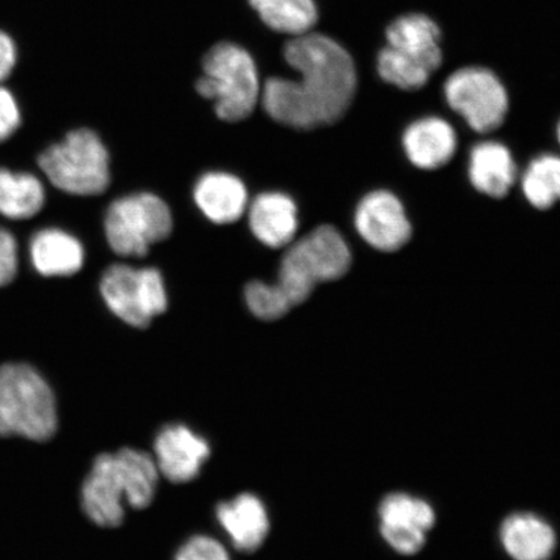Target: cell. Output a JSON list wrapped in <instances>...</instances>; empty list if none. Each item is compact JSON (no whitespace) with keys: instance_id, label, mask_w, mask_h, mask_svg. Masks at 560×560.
<instances>
[{"instance_id":"obj_1","label":"cell","mask_w":560,"mask_h":560,"mask_svg":"<svg viewBox=\"0 0 560 560\" xmlns=\"http://www.w3.org/2000/svg\"><path fill=\"white\" fill-rule=\"evenodd\" d=\"M284 59L299 79L272 77L265 82L261 103L272 120L313 130L345 117L357 89L354 61L345 47L311 32L285 45Z\"/></svg>"},{"instance_id":"obj_2","label":"cell","mask_w":560,"mask_h":560,"mask_svg":"<svg viewBox=\"0 0 560 560\" xmlns=\"http://www.w3.org/2000/svg\"><path fill=\"white\" fill-rule=\"evenodd\" d=\"M159 470L151 455L137 450L102 454L82 487V508L100 527L114 528L124 522V502L145 509L155 497Z\"/></svg>"},{"instance_id":"obj_3","label":"cell","mask_w":560,"mask_h":560,"mask_svg":"<svg viewBox=\"0 0 560 560\" xmlns=\"http://www.w3.org/2000/svg\"><path fill=\"white\" fill-rule=\"evenodd\" d=\"M388 45L377 55V73L398 89L416 91L443 65L441 31L423 13L398 18L385 32Z\"/></svg>"},{"instance_id":"obj_4","label":"cell","mask_w":560,"mask_h":560,"mask_svg":"<svg viewBox=\"0 0 560 560\" xmlns=\"http://www.w3.org/2000/svg\"><path fill=\"white\" fill-rule=\"evenodd\" d=\"M352 252L339 230L324 225L292 242L280 262L278 285L292 306L305 303L319 283L347 275Z\"/></svg>"},{"instance_id":"obj_5","label":"cell","mask_w":560,"mask_h":560,"mask_svg":"<svg viewBox=\"0 0 560 560\" xmlns=\"http://www.w3.org/2000/svg\"><path fill=\"white\" fill-rule=\"evenodd\" d=\"M58 429L50 385L25 363L0 366V438L46 441Z\"/></svg>"},{"instance_id":"obj_6","label":"cell","mask_w":560,"mask_h":560,"mask_svg":"<svg viewBox=\"0 0 560 560\" xmlns=\"http://www.w3.org/2000/svg\"><path fill=\"white\" fill-rule=\"evenodd\" d=\"M201 79L196 90L214 102L217 116L237 122L248 118L261 100L260 79L255 60L241 46L222 42L210 48L202 61Z\"/></svg>"},{"instance_id":"obj_7","label":"cell","mask_w":560,"mask_h":560,"mask_svg":"<svg viewBox=\"0 0 560 560\" xmlns=\"http://www.w3.org/2000/svg\"><path fill=\"white\" fill-rule=\"evenodd\" d=\"M38 165L56 188L70 195L96 196L109 186L108 151L90 129L68 132L40 153Z\"/></svg>"},{"instance_id":"obj_8","label":"cell","mask_w":560,"mask_h":560,"mask_svg":"<svg viewBox=\"0 0 560 560\" xmlns=\"http://www.w3.org/2000/svg\"><path fill=\"white\" fill-rule=\"evenodd\" d=\"M105 236L118 256L143 257L153 244L170 237L173 215L159 196L139 192L118 199L105 213Z\"/></svg>"},{"instance_id":"obj_9","label":"cell","mask_w":560,"mask_h":560,"mask_svg":"<svg viewBox=\"0 0 560 560\" xmlns=\"http://www.w3.org/2000/svg\"><path fill=\"white\" fill-rule=\"evenodd\" d=\"M101 293L112 313L137 328L149 327L167 307L163 276L153 268L112 265L104 271Z\"/></svg>"},{"instance_id":"obj_10","label":"cell","mask_w":560,"mask_h":560,"mask_svg":"<svg viewBox=\"0 0 560 560\" xmlns=\"http://www.w3.org/2000/svg\"><path fill=\"white\" fill-rule=\"evenodd\" d=\"M444 91L450 107L474 131L487 135L499 129L505 121L509 112L508 91L492 70L481 67L462 68L446 80Z\"/></svg>"},{"instance_id":"obj_11","label":"cell","mask_w":560,"mask_h":560,"mask_svg":"<svg viewBox=\"0 0 560 560\" xmlns=\"http://www.w3.org/2000/svg\"><path fill=\"white\" fill-rule=\"evenodd\" d=\"M377 515L384 541L402 556L422 550L425 534L436 522L435 510L429 502L401 492L385 495Z\"/></svg>"},{"instance_id":"obj_12","label":"cell","mask_w":560,"mask_h":560,"mask_svg":"<svg viewBox=\"0 0 560 560\" xmlns=\"http://www.w3.org/2000/svg\"><path fill=\"white\" fill-rule=\"evenodd\" d=\"M354 226L370 247L381 252L400 250L412 234L402 201L387 190L373 191L362 198L355 209Z\"/></svg>"},{"instance_id":"obj_13","label":"cell","mask_w":560,"mask_h":560,"mask_svg":"<svg viewBox=\"0 0 560 560\" xmlns=\"http://www.w3.org/2000/svg\"><path fill=\"white\" fill-rule=\"evenodd\" d=\"M158 470L173 482L191 481L199 475L210 454L208 441L187 425L170 424L155 441Z\"/></svg>"},{"instance_id":"obj_14","label":"cell","mask_w":560,"mask_h":560,"mask_svg":"<svg viewBox=\"0 0 560 560\" xmlns=\"http://www.w3.org/2000/svg\"><path fill=\"white\" fill-rule=\"evenodd\" d=\"M402 145L410 163L419 170L436 171L455 155L458 138L443 118L423 117L405 130Z\"/></svg>"},{"instance_id":"obj_15","label":"cell","mask_w":560,"mask_h":560,"mask_svg":"<svg viewBox=\"0 0 560 560\" xmlns=\"http://www.w3.org/2000/svg\"><path fill=\"white\" fill-rule=\"evenodd\" d=\"M249 228L266 247L283 248L290 245L299 229L296 202L282 192L258 195L249 207Z\"/></svg>"},{"instance_id":"obj_16","label":"cell","mask_w":560,"mask_h":560,"mask_svg":"<svg viewBox=\"0 0 560 560\" xmlns=\"http://www.w3.org/2000/svg\"><path fill=\"white\" fill-rule=\"evenodd\" d=\"M217 520L226 530L236 550L250 552L268 537L270 522L268 511L258 497L245 493L234 500L220 503L215 510Z\"/></svg>"},{"instance_id":"obj_17","label":"cell","mask_w":560,"mask_h":560,"mask_svg":"<svg viewBox=\"0 0 560 560\" xmlns=\"http://www.w3.org/2000/svg\"><path fill=\"white\" fill-rule=\"evenodd\" d=\"M194 199L202 214L217 225L241 220L248 207V192L243 182L229 173H208L195 186Z\"/></svg>"},{"instance_id":"obj_18","label":"cell","mask_w":560,"mask_h":560,"mask_svg":"<svg viewBox=\"0 0 560 560\" xmlns=\"http://www.w3.org/2000/svg\"><path fill=\"white\" fill-rule=\"evenodd\" d=\"M516 164L505 144L487 140L474 145L468 159V178L476 191L502 199L516 180Z\"/></svg>"},{"instance_id":"obj_19","label":"cell","mask_w":560,"mask_h":560,"mask_svg":"<svg viewBox=\"0 0 560 560\" xmlns=\"http://www.w3.org/2000/svg\"><path fill=\"white\" fill-rule=\"evenodd\" d=\"M500 538L514 560H549L557 545L551 525L532 513L508 516L501 525Z\"/></svg>"},{"instance_id":"obj_20","label":"cell","mask_w":560,"mask_h":560,"mask_svg":"<svg viewBox=\"0 0 560 560\" xmlns=\"http://www.w3.org/2000/svg\"><path fill=\"white\" fill-rule=\"evenodd\" d=\"M31 255L34 268L45 277L73 276L85 262L82 244L58 229L39 231L33 237Z\"/></svg>"},{"instance_id":"obj_21","label":"cell","mask_w":560,"mask_h":560,"mask_svg":"<svg viewBox=\"0 0 560 560\" xmlns=\"http://www.w3.org/2000/svg\"><path fill=\"white\" fill-rule=\"evenodd\" d=\"M45 188L30 173L0 170V214L11 220H27L45 205Z\"/></svg>"},{"instance_id":"obj_22","label":"cell","mask_w":560,"mask_h":560,"mask_svg":"<svg viewBox=\"0 0 560 560\" xmlns=\"http://www.w3.org/2000/svg\"><path fill=\"white\" fill-rule=\"evenodd\" d=\"M249 3L270 30L293 38L311 33L317 24L314 0H249Z\"/></svg>"},{"instance_id":"obj_23","label":"cell","mask_w":560,"mask_h":560,"mask_svg":"<svg viewBox=\"0 0 560 560\" xmlns=\"http://www.w3.org/2000/svg\"><path fill=\"white\" fill-rule=\"evenodd\" d=\"M522 190L532 207H555L560 201V156L546 153L532 160L522 177Z\"/></svg>"},{"instance_id":"obj_24","label":"cell","mask_w":560,"mask_h":560,"mask_svg":"<svg viewBox=\"0 0 560 560\" xmlns=\"http://www.w3.org/2000/svg\"><path fill=\"white\" fill-rule=\"evenodd\" d=\"M244 298L250 313L266 322L283 318L293 307L278 284H268L261 280L245 285Z\"/></svg>"},{"instance_id":"obj_25","label":"cell","mask_w":560,"mask_h":560,"mask_svg":"<svg viewBox=\"0 0 560 560\" xmlns=\"http://www.w3.org/2000/svg\"><path fill=\"white\" fill-rule=\"evenodd\" d=\"M175 560H231L223 546L208 536H195L178 550Z\"/></svg>"},{"instance_id":"obj_26","label":"cell","mask_w":560,"mask_h":560,"mask_svg":"<svg viewBox=\"0 0 560 560\" xmlns=\"http://www.w3.org/2000/svg\"><path fill=\"white\" fill-rule=\"evenodd\" d=\"M18 270L19 254L15 237L0 228V289L15 279Z\"/></svg>"},{"instance_id":"obj_27","label":"cell","mask_w":560,"mask_h":560,"mask_svg":"<svg viewBox=\"0 0 560 560\" xmlns=\"http://www.w3.org/2000/svg\"><path fill=\"white\" fill-rule=\"evenodd\" d=\"M21 114L15 96L0 86V143L15 135L20 128Z\"/></svg>"},{"instance_id":"obj_28","label":"cell","mask_w":560,"mask_h":560,"mask_svg":"<svg viewBox=\"0 0 560 560\" xmlns=\"http://www.w3.org/2000/svg\"><path fill=\"white\" fill-rule=\"evenodd\" d=\"M18 50L9 34L0 31V82L9 79L16 66Z\"/></svg>"},{"instance_id":"obj_29","label":"cell","mask_w":560,"mask_h":560,"mask_svg":"<svg viewBox=\"0 0 560 560\" xmlns=\"http://www.w3.org/2000/svg\"><path fill=\"white\" fill-rule=\"evenodd\" d=\"M557 138H558V142L560 144V121H559V124L557 126Z\"/></svg>"}]
</instances>
